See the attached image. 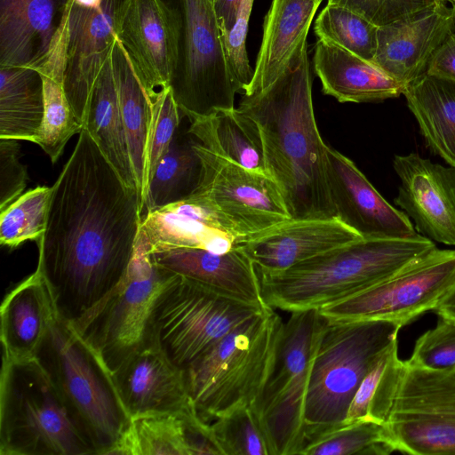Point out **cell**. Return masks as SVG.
<instances>
[{"mask_svg":"<svg viewBox=\"0 0 455 455\" xmlns=\"http://www.w3.org/2000/svg\"><path fill=\"white\" fill-rule=\"evenodd\" d=\"M403 362L398 356L396 340L382 353L363 377L341 425L367 420L386 424Z\"/></svg>","mask_w":455,"mask_h":455,"instance_id":"35","label":"cell"},{"mask_svg":"<svg viewBox=\"0 0 455 455\" xmlns=\"http://www.w3.org/2000/svg\"><path fill=\"white\" fill-rule=\"evenodd\" d=\"M111 58L142 216L146 197V161L152 116L151 101L118 38Z\"/></svg>","mask_w":455,"mask_h":455,"instance_id":"30","label":"cell"},{"mask_svg":"<svg viewBox=\"0 0 455 455\" xmlns=\"http://www.w3.org/2000/svg\"><path fill=\"white\" fill-rule=\"evenodd\" d=\"M329 186L337 217L362 238L419 235L409 217L391 205L355 163L327 147Z\"/></svg>","mask_w":455,"mask_h":455,"instance_id":"18","label":"cell"},{"mask_svg":"<svg viewBox=\"0 0 455 455\" xmlns=\"http://www.w3.org/2000/svg\"><path fill=\"white\" fill-rule=\"evenodd\" d=\"M178 132L150 179L142 220L150 212L187 199L196 186L200 162L193 146V138L186 139Z\"/></svg>","mask_w":455,"mask_h":455,"instance_id":"34","label":"cell"},{"mask_svg":"<svg viewBox=\"0 0 455 455\" xmlns=\"http://www.w3.org/2000/svg\"><path fill=\"white\" fill-rule=\"evenodd\" d=\"M327 3L347 7L379 27L438 2L436 0H329Z\"/></svg>","mask_w":455,"mask_h":455,"instance_id":"44","label":"cell"},{"mask_svg":"<svg viewBox=\"0 0 455 455\" xmlns=\"http://www.w3.org/2000/svg\"><path fill=\"white\" fill-rule=\"evenodd\" d=\"M174 275L154 264L146 236L140 229L124 278L92 308L70 323L112 372L145 344L154 302Z\"/></svg>","mask_w":455,"mask_h":455,"instance_id":"10","label":"cell"},{"mask_svg":"<svg viewBox=\"0 0 455 455\" xmlns=\"http://www.w3.org/2000/svg\"><path fill=\"white\" fill-rule=\"evenodd\" d=\"M224 455H273L251 405L238 407L210 423Z\"/></svg>","mask_w":455,"mask_h":455,"instance_id":"40","label":"cell"},{"mask_svg":"<svg viewBox=\"0 0 455 455\" xmlns=\"http://www.w3.org/2000/svg\"><path fill=\"white\" fill-rule=\"evenodd\" d=\"M127 434L133 455H189L180 416H137L132 418Z\"/></svg>","mask_w":455,"mask_h":455,"instance_id":"39","label":"cell"},{"mask_svg":"<svg viewBox=\"0 0 455 455\" xmlns=\"http://www.w3.org/2000/svg\"><path fill=\"white\" fill-rule=\"evenodd\" d=\"M149 255L157 267L195 281L222 296L256 307L267 306L254 264L235 245L225 253L179 247L149 252Z\"/></svg>","mask_w":455,"mask_h":455,"instance_id":"22","label":"cell"},{"mask_svg":"<svg viewBox=\"0 0 455 455\" xmlns=\"http://www.w3.org/2000/svg\"><path fill=\"white\" fill-rule=\"evenodd\" d=\"M359 238L338 217L290 219L235 246L252 261L258 275H275Z\"/></svg>","mask_w":455,"mask_h":455,"instance_id":"21","label":"cell"},{"mask_svg":"<svg viewBox=\"0 0 455 455\" xmlns=\"http://www.w3.org/2000/svg\"><path fill=\"white\" fill-rule=\"evenodd\" d=\"M253 2L254 0H243L235 23L229 31L221 34L228 67L238 92L241 93L251 84L254 73L246 50V36Z\"/></svg>","mask_w":455,"mask_h":455,"instance_id":"43","label":"cell"},{"mask_svg":"<svg viewBox=\"0 0 455 455\" xmlns=\"http://www.w3.org/2000/svg\"><path fill=\"white\" fill-rule=\"evenodd\" d=\"M189 121L188 133L203 146L249 170L267 173L259 129L238 108Z\"/></svg>","mask_w":455,"mask_h":455,"instance_id":"32","label":"cell"},{"mask_svg":"<svg viewBox=\"0 0 455 455\" xmlns=\"http://www.w3.org/2000/svg\"><path fill=\"white\" fill-rule=\"evenodd\" d=\"M180 21L179 60L171 83L189 120L235 108L238 90L230 75L211 0H172Z\"/></svg>","mask_w":455,"mask_h":455,"instance_id":"12","label":"cell"},{"mask_svg":"<svg viewBox=\"0 0 455 455\" xmlns=\"http://www.w3.org/2000/svg\"><path fill=\"white\" fill-rule=\"evenodd\" d=\"M72 0H0V67L40 65Z\"/></svg>","mask_w":455,"mask_h":455,"instance_id":"23","label":"cell"},{"mask_svg":"<svg viewBox=\"0 0 455 455\" xmlns=\"http://www.w3.org/2000/svg\"><path fill=\"white\" fill-rule=\"evenodd\" d=\"M0 454H95L36 357H3Z\"/></svg>","mask_w":455,"mask_h":455,"instance_id":"6","label":"cell"},{"mask_svg":"<svg viewBox=\"0 0 455 455\" xmlns=\"http://www.w3.org/2000/svg\"><path fill=\"white\" fill-rule=\"evenodd\" d=\"M429 238H359L275 275H258L265 304L294 312L320 308L386 279L435 249Z\"/></svg>","mask_w":455,"mask_h":455,"instance_id":"3","label":"cell"},{"mask_svg":"<svg viewBox=\"0 0 455 455\" xmlns=\"http://www.w3.org/2000/svg\"><path fill=\"white\" fill-rule=\"evenodd\" d=\"M242 1L243 0L214 1L213 7L220 29V34L229 31L235 23Z\"/></svg>","mask_w":455,"mask_h":455,"instance_id":"47","label":"cell"},{"mask_svg":"<svg viewBox=\"0 0 455 455\" xmlns=\"http://www.w3.org/2000/svg\"><path fill=\"white\" fill-rule=\"evenodd\" d=\"M327 1H329V0H327Z\"/></svg>","mask_w":455,"mask_h":455,"instance_id":"54","label":"cell"},{"mask_svg":"<svg viewBox=\"0 0 455 455\" xmlns=\"http://www.w3.org/2000/svg\"><path fill=\"white\" fill-rule=\"evenodd\" d=\"M401 180L394 203L416 231L432 241L455 245V167H444L416 153L395 156Z\"/></svg>","mask_w":455,"mask_h":455,"instance_id":"17","label":"cell"},{"mask_svg":"<svg viewBox=\"0 0 455 455\" xmlns=\"http://www.w3.org/2000/svg\"><path fill=\"white\" fill-rule=\"evenodd\" d=\"M454 29L452 9L436 3L378 27L371 61L406 87L426 73L432 56Z\"/></svg>","mask_w":455,"mask_h":455,"instance_id":"19","label":"cell"},{"mask_svg":"<svg viewBox=\"0 0 455 455\" xmlns=\"http://www.w3.org/2000/svg\"><path fill=\"white\" fill-rule=\"evenodd\" d=\"M36 359L95 454L108 455L132 422L112 371L71 324L58 315Z\"/></svg>","mask_w":455,"mask_h":455,"instance_id":"4","label":"cell"},{"mask_svg":"<svg viewBox=\"0 0 455 455\" xmlns=\"http://www.w3.org/2000/svg\"><path fill=\"white\" fill-rule=\"evenodd\" d=\"M44 114L38 71L29 67H0V139L33 142Z\"/></svg>","mask_w":455,"mask_h":455,"instance_id":"33","label":"cell"},{"mask_svg":"<svg viewBox=\"0 0 455 455\" xmlns=\"http://www.w3.org/2000/svg\"><path fill=\"white\" fill-rule=\"evenodd\" d=\"M56 315L51 291L36 268L5 296L1 305L3 357L35 358Z\"/></svg>","mask_w":455,"mask_h":455,"instance_id":"25","label":"cell"},{"mask_svg":"<svg viewBox=\"0 0 455 455\" xmlns=\"http://www.w3.org/2000/svg\"><path fill=\"white\" fill-rule=\"evenodd\" d=\"M438 3L447 4L445 0H436Z\"/></svg>","mask_w":455,"mask_h":455,"instance_id":"52","label":"cell"},{"mask_svg":"<svg viewBox=\"0 0 455 455\" xmlns=\"http://www.w3.org/2000/svg\"><path fill=\"white\" fill-rule=\"evenodd\" d=\"M111 57L112 52L93 87L84 129L90 133L124 183L137 190Z\"/></svg>","mask_w":455,"mask_h":455,"instance_id":"31","label":"cell"},{"mask_svg":"<svg viewBox=\"0 0 455 455\" xmlns=\"http://www.w3.org/2000/svg\"><path fill=\"white\" fill-rule=\"evenodd\" d=\"M435 327L415 342L410 364L434 370L455 369V320L439 316Z\"/></svg>","mask_w":455,"mask_h":455,"instance_id":"42","label":"cell"},{"mask_svg":"<svg viewBox=\"0 0 455 455\" xmlns=\"http://www.w3.org/2000/svg\"><path fill=\"white\" fill-rule=\"evenodd\" d=\"M112 373L131 418L147 414L183 416L196 411L184 371L148 341Z\"/></svg>","mask_w":455,"mask_h":455,"instance_id":"20","label":"cell"},{"mask_svg":"<svg viewBox=\"0 0 455 455\" xmlns=\"http://www.w3.org/2000/svg\"><path fill=\"white\" fill-rule=\"evenodd\" d=\"M124 2L103 0L100 9H91L72 1L64 86L68 102L83 125L95 83L117 39Z\"/></svg>","mask_w":455,"mask_h":455,"instance_id":"16","label":"cell"},{"mask_svg":"<svg viewBox=\"0 0 455 455\" xmlns=\"http://www.w3.org/2000/svg\"><path fill=\"white\" fill-rule=\"evenodd\" d=\"M445 1H446L447 4L449 3L450 4H451L454 0H445Z\"/></svg>","mask_w":455,"mask_h":455,"instance_id":"51","label":"cell"},{"mask_svg":"<svg viewBox=\"0 0 455 455\" xmlns=\"http://www.w3.org/2000/svg\"><path fill=\"white\" fill-rule=\"evenodd\" d=\"M455 284V250L437 247L386 279L319 308L330 322L387 320L407 324L434 310Z\"/></svg>","mask_w":455,"mask_h":455,"instance_id":"14","label":"cell"},{"mask_svg":"<svg viewBox=\"0 0 455 455\" xmlns=\"http://www.w3.org/2000/svg\"><path fill=\"white\" fill-rule=\"evenodd\" d=\"M313 67L323 92L342 103L397 98L405 88L372 61L323 40L315 44Z\"/></svg>","mask_w":455,"mask_h":455,"instance_id":"24","label":"cell"},{"mask_svg":"<svg viewBox=\"0 0 455 455\" xmlns=\"http://www.w3.org/2000/svg\"><path fill=\"white\" fill-rule=\"evenodd\" d=\"M150 101L152 116L147 147L146 194L157 164L178 131L181 113L171 87L161 91Z\"/></svg>","mask_w":455,"mask_h":455,"instance_id":"41","label":"cell"},{"mask_svg":"<svg viewBox=\"0 0 455 455\" xmlns=\"http://www.w3.org/2000/svg\"><path fill=\"white\" fill-rule=\"evenodd\" d=\"M434 310L439 316L455 320V284L441 299Z\"/></svg>","mask_w":455,"mask_h":455,"instance_id":"48","label":"cell"},{"mask_svg":"<svg viewBox=\"0 0 455 455\" xmlns=\"http://www.w3.org/2000/svg\"><path fill=\"white\" fill-rule=\"evenodd\" d=\"M283 323L267 306L184 371L188 394L204 421L211 423L255 402L272 369Z\"/></svg>","mask_w":455,"mask_h":455,"instance_id":"5","label":"cell"},{"mask_svg":"<svg viewBox=\"0 0 455 455\" xmlns=\"http://www.w3.org/2000/svg\"><path fill=\"white\" fill-rule=\"evenodd\" d=\"M192 137V136H191ZM200 173L189 199L206 209L235 244L290 219L282 194L267 173L249 170L193 140Z\"/></svg>","mask_w":455,"mask_h":455,"instance_id":"11","label":"cell"},{"mask_svg":"<svg viewBox=\"0 0 455 455\" xmlns=\"http://www.w3.org/2000/svg\"><path fill=\"white\" fill-rule=\"evenodd\" d=\"M451 8L452 9V12H453V14H454V17H455V0L453 1V3L451 4Z\"/></svg>","mask_w":455,"mask_h":455,"instance_id":"50","label":"cell"},{"mask_svg":"<svg viewBox=\"0 0 455 455\" xmlns=\"http://www.w3.org/2000/svg\"><path fill=\"white\" fill-rule=\"evenodd\" d=\"M117 38L148 98L170 87L179 60L180 21L164 0H124Z\"/></svg>","mask_w":455,"mask_h":455,"instance_id":"15","label":"cell"},{"mask_svg":"<svg viewBox=\"0 0 455 455\" xmlns=\"http://www.w3.org/2000/svg\"><path fill=\"white\" fill-rule=\"evenodd\" d=\"M396 451L385 424L340 425L308 441L299 455H387Z\"/></svg>","mask_w":455,"mask_h":455,"instance_id":"36","label":"cell"},{"mask_svg":"<svg viewBox=\"0 0 455 455\" xmlns=\"http://www.w3.org/2000/svg\"><path fill=\"white\" fill-rule=\"evenodd\" d=\"M52 193V187L37 186L1 211V245L12 250L26 241H39L46 229Z\"/></svg>","mask_w":455,"mask_h":455,"instance_id":"38","label":"cell"},{"mask_svg":"<svg viewBox=\"0 0 455 455\" xmlns=\"http://www.w3.org/2000/svg\"><path fill=\"white\" fill-rule=\"evenodd\" d=\"M385 425L396 451L455 455V369H427L403 361Z\"/></svg>","mask_w":455,"mask_h":455,"instance_id":"13","label":"cell"},{"mask_svg":"<svg viewBox=\"0 0 455 455\" xmlns=\"http://www.w3.org/2000/svg\"><path fill=\"white\" fill-rule=\"evenodd\" d=\"M140 230L146 236L149 252L189 247L225 253L235 245V240L220 228L212 215L189 199L147 214Z\"/></svg>","mask_w":455,"mask_h":455,"instance_id":"28","label":"cell"},{"mask_svg":"<svg viewBox=\"0 0 455 455\" xmlns=\"http://www.w3.org/2000/svg\"><path fill=\"white\" fill-rule=\"evenodd\" d=\"M377 30L378 26L363 15L328 3L314 24L318 40L339 45L370 61L377 48Z\"/></svg>","mask_w":455,"mask_h":455,"instance_id":"37","label":"cell"},{"mask_svg":"<svg viewBox=\"0 0 455 455\" xmlns=\"http://www.w3.org/2000/svg\"><path fill=\"white\" fill-rule=\"evenodd\" d=\"M426 74L455 82V29L432 56Z\"/></svg>","mask_w":455,"mask_h":455,"instance_id":"46","label":"cell"},{"mask_svg":"<svg viewBox=\"0 0 455 455\" xmlns=\"http://www.w3.org/2000/svg\"><path fill=\"white\" fill-rule=\"evenodd\" d=\"M323 0H272L253 77L243 94L263 89L284 70L299 46L307 41L311 22Z\"/></svg>","mask_w":455,"mask_h":455,"instance_id":"26","label":"cell"},{"mask_svg":"<svg viewBox=\"0 0 455 455\" xmlns=\"http://www.w3.org/2000/svg\"><path fill=\"white\" fill-rule=\"evenodd\" d=\"M267 307L231 299L175 274L154 302L146 341L184 371Z\"/></svg>","mask_w":455,"mask_h":455,"instance_id":"8","label":"cell"},{"mask_svg":"<svg viewBox=\"0 0 455 455\" xmlns=\"http://www.w3.org/2000/svg\"><path fill=\"white\" fill-rule=\"evenodd\" d=\"M403 94L428 148L455 167V82L425 73Z\"/></svg>","mask_w":455,"mask_h":455,"instance_id":"29","label":"cell"},{"mask_svg":"<svg viewBox=\"0 0 455 455\" xmlns=\"http://www.w3.org/2000/svg\"><path fill=\"white\" fill-rule=\"evenodd\" d=\"M212 3H214L215 0H211Z\"/></svg>","mask_w":455,"mask_h":455,"instance_id":"53","label":"cell"},{"mask_svg":"<svg viewBox=\"0 0 455 455\" xmlns=\"http://www.w3.org/2000/svg\"><path fill=\"white\" fill-rule=\"evenodd\" d=\"M142 222L140 200L83 129L52 186L37 269L57 315L73 323L125 275Z\"/></svg>","mask_w":455,"mask_h":455,"instance_id":"1","label":"cell"},{"mask_svg":"<svg viewBox=\"0 0 455 455\" xmlns=\"http://www.w3.org/2000/svg\"><path fill=\"white\" fill-rule=\"evenodd\" d=\"M70 6L43 62L33 68L41 76L44 101L43 122L33 143L44 151L52 164L59 160L69 139L84 129L68 102L64 86Z\"/></svg>","mask_w":455,"mask_h":455,"instance_id":"27","label":"cell"},{"mask_svg":"<svg viewBox=\"0 0 455 455\" xmlns=\"http://www.w3.org/2000/svg\"><path fill=\"white\" fill-rule=\"evenodd\" d=\"M20 150L18 140L0 139V212L23 194L28 180Z\"/></svg>","mask_w":455,"mask_h":455,"instance_id":"45","label":"cell"},{"mask_svg":"<svg viewBox=\"0 0 455 455\" xmlns=\"http://www.w3.org/2000/svg\"><path fill=\"white\" fill-rule=\"evenodd\" d=\"M327 319L319 308L291 312L272 369L251 405L273 455L299 454L305 443V403L312 366Z\"/></svg>","mask_w":455,"mask_h":455,"instance_id":"9","label":"cell"},{"mask_svg":"<svg viewBox=\"0 0 455 455\" xmlns=\"http://www.w3.org/2000/svg\"><path fill=\"white\" fill-rule=\"evenodd\" d=\"M257 125L267 173L291 219L337 217L328 178L327 147L312 99L307 41L267 86L243 94L237 108Z\"/></svg>","mask_w":455,"mask_h":455,"instance_id":"2","label":"cell"},{"mask_svg":"<svg viewBox=\"0 0 455 455\" xmlns=\"http://www.w3.org/2000/svg\"><path fill=\"white\" fill-rule=\"evenodd\" d=\"M402 327L387 320H327L306 396L304 446L342 424L363 377Z\"/></svg>","mask_w":455,"mask_h":455,"instance_id":"7","label":"cell"},{"mask_svg":"<svg viewBox=\"0 0 455 455\" xmlns=\"http://www.w3.org/2000/svg\"><path fill=\"white\" fill-rule=\"evenodd\" d=\"M73 2L83 7L100 9L102 5L103 0H73Z\"/></svg>","mask_w":455,"mask_h":455,"instance_id":"49","label":"cell"}]
</instances>
